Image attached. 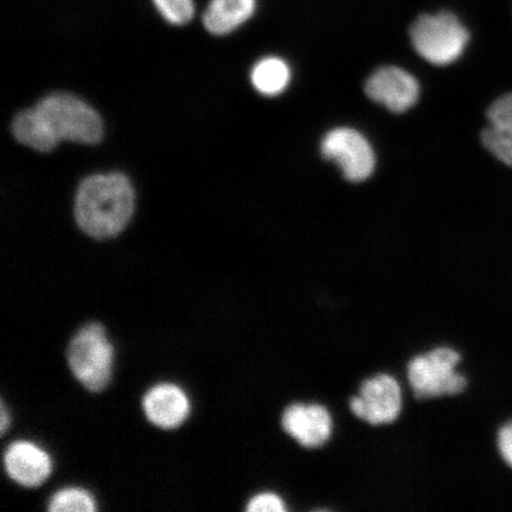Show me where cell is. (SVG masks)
Listing matches in <instances>:
<instances>
[{"instance_id": "13", "label": "cell", "mask_w": 512, "mask_h": 512, "mask_svg": "<svg viewBox=\"0 0 512 512\" xmlns=\"http://www.w3.org/2000/svg\"><path fill=\"white\" fill-rule=\"evenodd\" d=\"M256 0H211L203 16L204 27L213 35H226L254 14Z\"/></svg>"}, {"instance_id": "16", "label": "cell", "mask_w": 512, "mask_h": 512, "mask_svg": "<svg viewBox=\"0 0 512 512\" xmlns=\"http://www.w3.org/2000/svg\"><path fill=\"white\" fill-rule=\"evenodd\" d=\"M48 510L50 512H93L96 510V502L91 492L70 486L51 496Z\"/></svg>"}, {"instance_id": "11", "label": "cell", "mask_w": 512, "mask_h": 512, "mask_svg": "<svg viewBox=\"0 0 512 512\" xmlns=\"http://www.w3.org/2000/svg\"><path fill=\"white\" fill-rule=\"evenodd\" d=\"M486 121L480 143L497 162L512 169V91L491 102Z\"/></svg>"}, {"instance_id": "19", "label": "cell", "mask_w": 512, "mask_h": 512, "mask_svg": "<svg viewBox=\"0 0 512 512\" xmlns=\"http://www.w3.org/2000/svg\"><path fill=\"white\" fill-rule=\"evenodd\" d=\"M496 445L499 457L503 463L512 470V419L505 421L499 427L496 437Z\"/></svg>"}, {"instance_id": "2", "label": "cell", "mask_w": 512, "mask_h": 512, "mask_svg": "<svg viewBox=\"0 0 512 512\" xmlns=\"http://www.w3.org/2000/svg\"><path fill=\"white\" fill-rule=\"evenodd\" d=\"M68 364L75 379L89 392L100 393L111 381L114 348L104 326H83L69 343Z\"/></svg>"}, {"instance_id": "9", "label": "cell", "mask_w": 512, "mask_h": 512, "mask_svg": "<svg viewBox=\"0 0 512 512\" xmlns=\"http://www.w3.org/2000/svg\"><path fill=\"white\" fill-rule=\"evenodd\" d=\"M4 467L17 484L37 488L49 478L53 460L42 447L28 440H17L6 448Z\"/></svg>"}, {"instance_id": "17", "label": "cell", "mask_w": 512, "mask_h": 512, "mask_svg": "<svg viewBox=\"0 0 512 512\" xmlns=\"http://www.w3.org/2000/svg\"><path fill=\"white\" fill-rule=\"evenodd\" d=\"M156 8L166 21L175 25H184L194 17L192 0H153Z\"/></svg>"}, {"instance_id": "10", "label": "cell", "mask_w": 512, "mask_h": 512, "mask_svg": "<svg viewBox=\"0 0 512 512\" xmlns=\"http://www.w3.org/2000/svg\"><path fill=\"white\" fill-rule=\"evenodd\" d=\"M281 426L300 445L317 448L330 439L332 418L328 409L323 406L293 403L285 409Z\"/></svg>"}, {"instance_id": "14", "label": "cell", "mask_w": 512, "mask_h": 512, "mask_svg": "<svg viewBox=\"0 0 512 512\" xmlns=\"http://www.w3.org/2000/svg\"><path fill=\"white\" fill-rule=\"evenodd\" d=\"M12 132L19 143L40 152H49L60 143L36 107L17 115L12 124Z\"/></svg>"}, {"instance_id": "8", "label": "cell", "mask_w": 512, "mask_h": 512, "mask_svg": "<svg viewBox=\"0 0 512 512\" xmlns=\"http://www.w3.org/2000/svg\"><path fill=\"white\" fill-rule=\"evenodd\" d=\"M368 98L394 113H403L419 100L420 86L412 74L399 67L376 70L366 82Z\"/></svg>"}, {"instance_id": "12", "label": "cell", "mask_w": 512, "mask_h": 512, "mask_svg": "<svg viewBox=\"0 0 512 512\" xmlns=\"http://www.w3.org/2000/svg\"><path fill=\"white\" fill-rule=\"evenodd\" d=\"M143 409L151 424L163 430H174L188 419L190 401L181 387L164 382L156 384L145 394Z\"/></svg>"}, {"instance_id": "7", "label": "cell", "mask_w": 512, "mask_h": 512, "mask_svg": "<svg viewBox=\"0 0 512 512\" xmlns=\"http://www.w3.org/2000/svg\"><path fill=\"white\" fill-rule=\"evenodd\" d=\"M402 408L400 384L393 376L379 374L361 384L360 395L350 400V409L358 419L377 426L392 424Z\"/></svg>"}, {"instance_id": "18", "label": "cell", "mask_w": 512, "mask_h": 512, "mask_svg": "<svg viewBox=\"0 0 512 512\" xmlns=\"http://www.w3.org/2000/svg\"><path fill=\"white\" fill-rule=\"evenodd\" d=\"M285 510L283 499L272 492L254 496L247 505L249 512H283Z\"/></svg>"}, {"instance_id": "6", "label": "cell", "mask_w": 512, "mask_h": 512, "mask_svg": "<svg viewBox=\"0 0 512 512\" xmlns=\"http://www.w3.org/2000/svg\"><path fill=\"white\" fill-rule=\"evenodd\" d=\"M320 150L325 159L339 166L349 182H364L373 175L376 165L373 147L354 128L338 127L326 133Z\"/></svg>"}, {"instance_id": "20", "label": "cell", "mask_w": 512, "mask_h": 512, "mask_svg": "<svg viewBox=\"0 0 512 512\" xmlns=\"http://www.w3.org/2000/svg\"><path fill=\"white\" fill-rule=\"evenodd\" d=\"M0 411H2V419H0V430H2V434H5L10 425V418L8 411H6L4 402L2 403V408H0Z\"/></svg>"}, {"instance_id": "5", "label": "cell", "mask_w": 512, "mask_h": 512, "mask_svg": "<svg viewBox=\"0 0 512 512\" xmlns=\"http://www.w3.org/2000/svg\"><path fill=\"white\" fill-rule=\"evenodd\" d=\"M460 361L462 356L451 348H437L414 357L408 364V379L415 398L431 399L463 393L467 379L457 371Z\"/></svg>"}, {"instance_id": "3", "label": "cell", "mask_w": 512, "mask_h": 512, "mask_svg": "<svg viewBox=\"0 0 512 512\" xmlns=\"http://www.w3.org/2000/svg\"><path fill=\"white\" fill-rule=\"evenodd\" d=\"M413 47L434 66H448L460 59L470 42V32L451 12L424 15L411 28Z\"/></svg>"}, {"instance_id": "15", "label": "cell", "mask_w": 512, "mask_h": 512, "mask_svg": "<svg viewBox=\"0 0 512 512\" xmlns=\"http://www.w3.org/2000/svg\"><path fill=\"white\" fill-rule=\"evenodd\" d=\"M290 81V67L279 57H266L256 63L252 70L253 86L256 91L266 96L283 93Z\"/></svg>"}, {"instance_id": "4", "label": "cell", "mask_w": 512, "mask_h": 512, "mask_svg": "<svg viewBox=\"0 0 512 512\" xmlns=\"http://www.w3.org/2000/svg\"><path fill=\"white\" fill-rule=\"evenodd\" d=\"M57 139L98 144L104 133L100 115L86 102L69 94L47 96L36 106Z\"/></svg>"}, {"instance_id": "1", "label": "cell", "mask_w": 512, "mask_h": 512, "mask_svg": "<svg viewBox=\"0 0 512 512\" xmlns=\"http://www.w3.org/2000/svg\"><path fill=\"white\" fill-rule=\"evenodd\" d=\"M134 208V192L121 174L88 177L80 185L75 216L80 228L95 239H110L123 232Z\"/></svg>"}]
</instances>
